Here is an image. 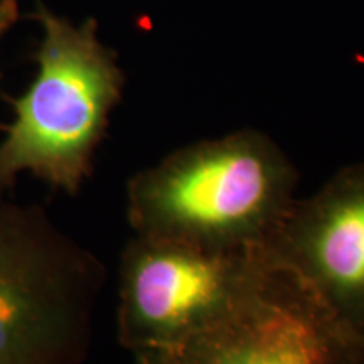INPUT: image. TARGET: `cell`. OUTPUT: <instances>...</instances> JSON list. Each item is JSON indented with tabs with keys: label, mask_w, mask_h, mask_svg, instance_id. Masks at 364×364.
Instances as JSON below:
<instances>
[{
	"label": "cell",
	"mask_w": 364,
	"mask_h": 364,
	"mask_svg": "<svg viewBox=\"0 0 364 364\" xmlns=\"http://www.w3.org/2000/svg\"><path fill=\"white\" fill-rule=\"evenodd\" d=\"M299 172L253 129L177 149L134 176L127 213L135 235L211 250L267 245L297 199Z\"/></svg>",
	"instance_id": "obj_1"
},
{
	"label": "cell",
	"mask_w": 364,
	"mask_h": 364,
	"mask_svg": "<svg viewBox=\"0 0 364 364\" xmlns=\"http://www.w3.org/2000/svg\"><path fill=\"white\" fill-rule=\"evenodd\" d=\"M43 41L38 75L14 102V120L0 142V184L29 172L75 194L120 102L124 73L97 38V22L75 26L39 7Z\"/></svg>",
	"instance_id": "obj_2"
},
{
	"label": "cell",
	"mask_w": 364,
	"mask_h": 364,
	"mask_svg": "<svg viewBox=\"0 0 364 364\" xmlns=\"http://www.w3.org/2000/svg\"><path fill=\"white\" fill-rule=\"evenodd\" d=\"M102 270L44 218L0 206V364H76Z\"/></svg>",
	"instance_id": "obj_3"
},
{
	"label": "cell",
	"mask_w": 364,
	"mask_h": 364,
	"mask_svg": "<svg viewBox=\"0 0 364 364\" xmlns=\"http://www.w3.org/2000/svg\"><path fill=\"white\" fill-rule=\"evenodd\" d=\"M364 338L332 316L272 248L240 302L182 343L134 354L135 364H329L363 351Z\"/></svg>",
	"instance_id": "obj_4"
},
{
	"label": "cell",
	"mask_w": 364,
	"mask_h": 364,
	"mask_svg": "<svg viewBox=\"0 0 364 364\" xmlns=\"http://www.w3.org/2000/svg\"><path fill=\"white\" fill-rule=\"evenodd\" d=\"M263 247L211 250L135 235L118 290V336L132 353L182 343L220 321L252 282Z\"/></svg>",
	"instance_id": "obj_5"
},
{
	"label": "cell",
	"mask_w": 364,
	"mask_h": 364,
	"mask_svg": "<svg viewBox=\"0 0 364 364\" xmlns=\"http://www.w3.org/2000/svg\"><path fill=\"white\" fill-rule=\"evenodd\" d=\"M344 327L364 338V164L339 169L268 241Z\"/></svg>",
	"instance_id": "obj_6"
},
{
	"label": "cell",
	"mask_w": 364,
	"mask_h": 364,
	"mask_svg": "<svg viewBox=\"0 0 364 364\" xmlns=\"http://www.w3.org/2000/svg\"><path fill=\"white\" fill-rule=\"evenodd\" d=\"M14 19H16V2L14 0H2L0 2V36L12 24Z\"/></svg>",
	"instance_id": "obj_7"
},
{
	"label": "cell",
	"mask_w": 364,
	"mask_h": 364,
	"mask_svg": "<svg viewBox=\"0 0 364 364\" xmlns=\"http://www.w3.org/2000/svg\"><path fill=\"white\" fill-rule=\"evenodd\" d=\"M329 364H364V349L363 351L348 354V356L336 359V361H332Z\"/></svg>",
	"instance_id": "obj_8"
}]
</instances>
